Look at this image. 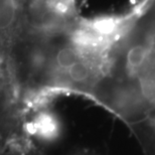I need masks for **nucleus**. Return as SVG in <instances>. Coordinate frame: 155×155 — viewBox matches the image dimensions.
<instances>
[{
	"instance_id": "obj_1",
	"label": "nucleus",
	"mask_w": 155,
	"mask_h": 155,
	"mask_svg": "<svg viewBox=\"0 0 155 155\" xmlns=\"http://www.w3.org/2000/svg\"><path fill=\"white\" fill-rule=\"evenodd\" d=\"M38 110L27 103L0 61V155H41L33 132Z\"/></svg>"
}]
</instances>
